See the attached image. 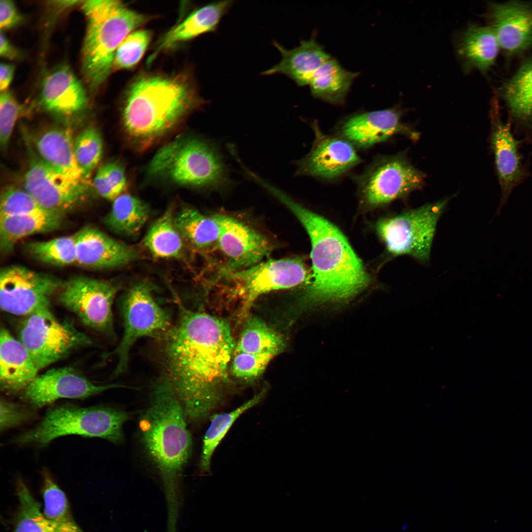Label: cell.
Returning a JSON list of instances; mask_svg holds the SVG:
<instances>
[{
	"label": "cell",
	"instance_id": "1",
	"mask_svg": "<svg viewBox=\"0 0 532 532\" xmlns=\"http://www.w3.org/2000/svg\"><path fill=\"white\" fill-rule=\"evenodd\" d=\"M176 324L166 332L165 376L187 421L200 422L223 402L229 386V363L235 345L229 324L179 305Z\"/></svg>",
	"mask_w": 532,
	"mask_h": 532
},
{
	"label": "cell",
	"instance_id": "2",
	"mask_svg": "<svg viewBox=\"0 0 532 532\" xmlns=\"http://www.w3.org/2000/svg\"><path fill=\"white\" fill-rule=\"evenodd\" d=\"M272 196L295 215L311 241L312 280L300 297L299 304L308 308L342 303L363 292L369 283V277L342 233L279 188L273 190Z\"/></svg>",
	"mask_w": 532,
	"mask_h": 532
},
{
	"label": "cell",
	"instance_id": "3",
	"mask_svg": "<svg viewBox=\"0 0 532 532\" xmlns=\"http://www.w3.org/2000/svg\"><path fill=\"white\" fill-rule=\"evenodd\" d=\"M202 104L194 86L181 76L142 75L126 93L121 113L123 129L131 142L144 150Z\"/></svg>",
	"mask_w": 532,
	"mask_h": 532
},
{
	"label": "cell",
	"instance_id": "4",
	"mask_svg": "<svg viewBox=\"0 0 532 532\" xmlns=\"http://www.w3.org/2000/svg\"><path fill=\"white\" fill-rule=\"evenodd\" d=\"M181 404L164 376L154 385L139 422L142 443L166 486H176L192 452V439Z\"/></svg>",
	"mask_w": 532,
	"mask_h": 532
},
{
	"label": "cell",
	"instance_id": "5",
	"mask_svg": "<svg viewBox=\"0 0 532 532\" xmlns=\"http://www.w3.org/2000/svg\"><path fill=\"white\" fill-rule=\"evenodd\" d=\"M82 8L87 20L82 71L89 86L95 89L110 74L121 43L149 18L119 0H86Z\"/></svg>",
	"mask_w": 532,
	"mask_h": 532
},
{
	"label": "cell",
	"instance_id": "6",
	"mask_svg": "<svg viewBox=\"0 0 532 532\" xmlns=\"http://www.w3.org/2000/svg\"><path fill=\"white\" fill-rule=\"evenodd\" d=\"M150 177L196 189L225 191L232 185L220 150L194 136L175 138L160 148L147 168Z\"/></svg>",
	"mask_w": 532,
	"mask_h": 532
},
{
	"label": "cell",
	"instance_id": "7",
	"mask_svg": "<svg viewBox=\"0 0 532 532\" xmlns=\"http://www.w3.org/2000/svg\"><path fill=\"white\" fill-rule=\"evenodd\" d=\"M129 418L127 412L111 407L64 404L48 409L35 427L17 436L13 442L44 446L61 436L77 435L118 444L124 438L123 426Z\"/></svg>",
	"mask_w": 532,
	"mask_h": 532
},
{
	"label": "cell",
	"instance_id": "8",
	"mask_svg": "<svg viewBox=\"0 0 532 532\" xmlns=\"http://www.w3.org/2000/svg\"><path fill=\"white\" fill-rule=\"evenodd\" d=\"M18 339L38 370L93 343L91 338L76 328L70 320H58L49 308L25 316L19 328Z\"/></svg>",
	"mask_w": 532,
	"mask_h": 532
},
{
	"label": "cell",
	"instance_id": "9",
	"mask_svg": "<svg viewBox=\"0 0 532 532\" xmlns=\"http://www.w3.org/2000/svg\"><path fill=\"white\" fill-rule=\"evenodd\" d=\"M149 285L141 282L132 286L121 301L124 332L116 347L105 358L113 356L117 364L113 373L118 375L127 370L130 351L141 337L166 332L171 327L168 313L154 299Z\"/></svg>",
	"mask_w": 532,
	"mask_h": 532
},
{
	"label": "cell",
	"instance_id": "10",
	"mask_svg": "<svg viewBox=\"0 0 532 532\" xmlns=\"http://www.w3.org/2000/svg\"><path fill=\"white\" fill-rule=\"evenodd\" d=\"M447 202L429 203L379 221L377 232L388 251L428 261L436 225Z\"/></svg>",
	"mask_w": 532,
	"mask_h": 532
},
{
	"label": "cell",
	"instance_id": "11",
	"mask_svg": "<svg viewBox=\"0 0 532 532\" xmlns=\"http://www.w3.org/2000/svg\"><path fill=\"white\" fill-rule=\"evenodd\" d=\"M307 275L305 266L300 260L286 258L263 261L239 270L223 268L215 279L242 299L245 309L264 294L298 286L305 280Z\"/></svg>",
	"mask_w": 532,
	"mask_h": 532
},
{
	"label": "cell",
	"instance_id": "12",
	"mask_svg": "<svg viewBox=\"0 0 532 532\" xmlns=\"http://www.w3.org/2000/svg\"><path fill=\"white\" fill-rule=\"evenodd\" d=\"M58 299L88 327L115 335L112 305L119 287L113 282L84 276L64 282Z\"/></svg>",
	"mask_w": 532,
	"mask_h": 532
},
{
	"label": "cell",
	"instance_id": "13",
	"mask_svg": "<svg viewBox=\"0 0 532 532\" xmlns=\"http://www.w3.org/2000/svg\"><path fill=\"white\" fill-rule=\"evenodd\" d=\"M355 179L364 202L378 206L419 188L424 176L404 158L393 155L376 158Z\"/></svg>",
	"mask_w": 532,
	"mask_h": 532
},
{
	"label": "cell",
	"instance_id": "14",
	"mask_svg": "<svg viewBox=\"0 0 532 532\" xmlns=\"http://www.w3.org/2000/svg\"><path fill=\"white\" fill-rule=\"evenodd\" d=\"M64 281L50 274L19 265L0 271V305L7 313L26 316L49 308L50 298Z\"/></svg>",
	"mask_w": 532,
	"mask_h": 532
},
{
	"label": "cell",
	"instance_id": "15",
	"mask_svg": "<svg viewBox=\"0 0 532 532\" xmlns=\"http://www.w3.org/2000/svg\"><path fill=\"white\" fill-rule=\"evenodd\" d=\"M26 190L46 210L64 215L85 199L88 185L54 168L40 157L30 162L24 178Z\"/></svg>",
	"mask_w": 532,
	"mask_h": 532
},
{
	"label": "cell",
	"instance_id": "16",
	"mask_svg": "<svg viewBox=\"0 0 532 532\" xmlns=\"http://www.w3.org/2000/svg\"><path fill=\"white\" fill-rule=\"evenodd\" d=\"M482 17L494 31L509 64L532 50V1H489Z\"/></svg>",
	"mask_w": 532,
	"mask_h": 532
},
{
	"label": "cell",
	"instance_id": "17",
	"mask_svg": "<svg viewBox=\"0 0 532 532\" xmlns=\"http://www.w3.org/2000/svg\"><path fill=\"white\" fill-rule=\"evenodd\" d=\"M490 106V142L501 192L500 210L514 189L528 177L529 173L520 151L522 140L515 137L511 123L502 119L500 101L495 90Z\"/></svg>",
	"mask_w": 532,
	"mask_h": 532
},
{
	"label": "cell",
	"instance_id": "18",
	"mask_svg": "<svg viewBox=\"0 0 532 532\" xmlns=\"http://www.w3.org/2000/svg\"><path fill=\"white\" fill-rule=\"evenodd\" d=\"M219 225L218 249L226 259L225 269L236 271L263 261L273 249L264 234L243 221L227 214L215 213Z\"/></svg>",
	"mask_w": 532,
	"mask_h": 532
},
{
	"label": "cell",
	"instance_id": "19",
	"mask_svg": "<svg viewBox=\"0 0 532 532\" xmlns=\"http://www.w3.org/2000/svg\"><path fill=\"white\" fill-rule=\"evenodd\" d=\"M312 127L314 139L309 152L296 162V175L335 180L362 162L355 147L348 141L323 133L317 122Z\"/></svg>",
	"mask_w": 532,
	"mask_h": 532
},
{
	"label": "cell",
	"instance_id": "20",
	"mask_svg": "<svg viewBox=\"0 0 532 532\" xmlns=\"http://www.w3.org/2000/svg\"><path fill=\"white\" fill-rule=\"evenodd\" d=\"M123 387L117 384L98 385L72 367H60L37 375L24 391L23 398L34 410L60 399H84Z\"/></svg>",
	"mask_w": 532,
	"mask_h": 532
},
{
	"label": "cell",
	"instance_id": "21",
	"mask_svg": "<svg viewBox=\"0 0 532 532\" xmlns=\"http://www.w3.org/2000/svg\"><path fill=\"white\" fill-rule=\"evenodd\" d=\"M400 118L401 111L395 107L355 113L340 124V136L361 149L369 148L398 134L417 137V134L406 126Z\"/></svg>",
	"mask_w": 532,
	"mask_h": 532
},
{
	"label": "cell",
	"instance_id": "22",
	"mask_svg": "<svg viewBox=\"0 0 532 532\" xmlns=\"http://www.w3.org/2000/svg\"><path fill=\"white\" fill-rule=\"evenodd\" d=\"M495 91L515 133L532 145V53Z\"/></svg>",
	"mask_w": 532,
	"mask_h": 532
},
{
	"label": "cell",
	"instance_id": "23",
	"mask_svg": "<svg viewBox=\"0 0 532 532\" xmlns=\"http://www.w3.org/2000/svg\"><path fill=\"white\" fill-rule=\"evenodd\" d=\"M76 264L94 269L122 266L137 260L135 248L87 226L75 233Z\"/></svg>",
	"mask_w": 532,
	"mask_h": 532
},
{
	"label": "cell",
	"instance_id": "24",
	"mask_svg": "<svg viewBox=\"0 0 532 532\" xmlns=\"http://www.w3.org/2000/svg\"><path fill=\"white\" fill-rule=\"evenodd\" d=\"M40 100L47 111L65 116L80 112L87 103L83 86L71 69L65 66L45 76L41 86Z\"/></svg>",
	"mask_w": 532,
	"mask_h": 532
},
{
	"label": "cell",
	"instance_id": "25",
	"mask_svg": "<svg viewBox=\"0 0 532 532\" xmlns=\"http://www.w3.org/2000/svg\"><path fill=\"white\" fill-rule=\"evenodd\" d=\"M232 0L212 2L200 7L170 29L158 42L150 63L160 53L193 39L201 34L215 31L221 19L232 5Z\"/></svg>",
	"mask_w": 532,
	"mask_h": 532
},
{
	"label": "cell",
	"instance_id": "26",
	"mask_svg": "<svg viewBox=\"0 0 532 532\" xmlns=\"http://www.w3.org/2000/svg\"><path fill=\"white\" fill-rule=\"evenodd\" d=\"M38 370L29 352L4 328L0 332V384L1 390L15 393L25 390Z\"/></svg>",
	"mask_w": 532,
	"mask_h": 532
},
{
	"label": "cell",
	"instance_id": "27",
	"mask_svg": "<svg viewBox=\"0 0 532 532\" xmlns=\"http://www.w3.org/2000/svg\"><path fill=\"white\" fill-rule=\"evenodd\" d=\"M273 44L281 53V60L263 74H282L299 86L309 85L316 71L332 58L314 37L302 40L291 49H286L276 42Z\"/></svg>",
	"mask_w": 532,
	"mask_h": 532
},
{
	"label": "cell",
	"instance_id": "28",
	"mask_svg": "<svg viewBox=\"0 0 532 532\" xmlns=\"http://www.w3.org/2000/svg\"><path fill=\"white\" fill-rule=\"evenodd\" d=\"M456 51L465 72L477 69L486 74L496 64L500 49L489 26L470 23L458 36Z\"/></svg>",
	"mask_w": 532,
	"mask_h": 532
},
{
	"label": "cell",
	"instance_id": "29",
	"mask_svg": "<svg viewBox=\"0 0 532 532\" xmlns=\"http://www.w3.org/2000/svg\"><path fill=\"white\" fill-rule=\"evenodd\" d=\"M63 215L45 209L21 215L0 218V250L3 255L21 239L58 229Z\"/></svg>",
	"mask_w": 532,
	"mask_h": 532
},
{
	"label": "cell",
	"instance_id": "30",
	"mask_svg": "<svg viewBox=\"0 0 532 532\" xmlns=\"http://www.w3.org/2000/svg\"><path fill=\"white\" fill-rule=\"evenodd\" d=\"M39 157L63 173L84 184H88L74 156V140L67 131L55 128L40 135L36 141Z\"/></svg>",
	"mask_w": 532,
	"mask_h": 532
},
{
	"label": "cell",
	"instance_id": "31",
	"mask_svg": "<svg viewBox=\"0 0 532 532\" xmlns=\"http://www.w3.org/2000/svg\"><path fill=\"white\" fill-rule=\"evenodd\" d=\"M174 222L183 239L195 250L209 253L218 249L220 229L212 214L186 207L174 217Z\"/></svg>",
	"mask_w": 532,
	"mask_h": 532
},
{
	"label": "cell",
	"instance_id": "32",
	"mask_svg": "<svg viewBox=\"0 0 532 532\" xmlns=\"http://www.w3.org/2000/svg\"><path fill=\"white\" fill-rule=\"evenodd\" d=\"M359 75L343 68L331 58L315 72L309 84L315 98L333 104H342L355 79Z\"/></svg>",
	"mask_w": 532,
	"mask_h": 532
},
{
	"label": "cell",
	"instance_id": "33",
	"mask_svg": "<svg viewBox=\"0 0 532 532\" xmlns=\"http://www.w3.org/2000/svg\"><path fill=\"white\" fill-rule=\"evenodd\" d=\"M150 208L139 198L128 193L122 194L113 201L110 212L103 221L118 234L132 235L137 233L147 222Z\"/></svg>",
	"mask_w": 532,
	"mask_h": 532
},
{
	"label": "cell",
	"instance_id": "34",
	"mask_svg": "<svg viewBox=\"0 0 532 532\" xmlns=\"http://www.w3.org/2000/svg\"><path fill=\"white\" fill-rule=\"evenodd\" d=\"M144 244L157 258L179 259L183 256V238L175 224L171 207L150 226L144 237Z\"/></svg>",
	"mask_w": 532,
	"mask_h": 532
},
{
	"label": "cell",
	"instance_id": "35",
	"mask_svg": "<svg viewBox=\"0 0 532 532\" xmlns=\"http://www.w3.org/2000/svg\"><path fill=\"white\" fill-rule=\"evenodd\" d=\"M282 337L262 319L250 316L246 320L235 345V353H268L276 355L283 350Z\"/></svg>",
	"mask_w": 532,
	"mask_h": 532
},
{
	"label": "cell",
	"instance_id": "36",
	"mask_svg": "<svg viewBox=\"0 0 532 532\" xmlns=\"http://www.w3.org/2000/svg\"><path fill=\"white\" fill-rule=\"evenodd\" d=\"M266 391V389L264 388L252 399L232 411L216 414L212 416L210 425L203 437L200 460V466L204 471H209L211 459L215 449L234 421L243 412L260 402Z\"/></svg>",
	"mask_w": 532,
	"mask_h": 532
},
{
	"label": "cell",
	"instance_id": "37",
	"mask_svg": "<svg viewBox=\"0 0 532 532\" xmlns=\"http://www.w3.org/2000/svg\"><path fill=\"white\" fill-rule=\"evenodd\" d=\"M44 513L55 526L58 532H83L71 515L64 492L45 469L42 472Z\"/></svg>",
	"mask_w": 532,
	"mask_h": 532
},
{
	"label": "cell",
	"instance_id": "38",
	"mask_svg": "<svg viewBox=\"0 0 532 532\" xmlns=\"http://www.w3.org/2000/svg\"><path fill=\"white\" fill-rule=\"evenodd\" d=\"M16 493L19 506L13 532H58L21 479L17 481Z\"/></svg>",
	"mask_w": 532,
	"mask_h": 532
},
{
	"label": "cell",
	"instance_id": "39",
	"mask_svg": "<svg viewBox=\"0 0 532 532\" xmlns=\"http://www.w3.org/2000/svg\"><path fill=\"white\" fill-rule=\"evenodd\" d=\"M75 233L47 241L26 243L25 251L41 262L57 266L76 264Z\"/></svg>",
	"mask_w": 532,
	"mask_h": 532
},
{
	"label": "cell",
	"instance_id": "40",
	"mask_svg": "<svg viewBox=\"0 0 532 532\" xmlns=\"http://www.w3.org/2000/svg\"><path fill=\"white\" fill-rule=\"evenodd\" d=\"M102 151V137L95 127L86 128L74 140V152L76 163L87 179L99 163Z\"/></svg>",
	"mask_w": 532,
	"mask_h": 532
},
{
	"label": "cell",
	"instance_id": "41",
	"mask_svg": "<svg viewBox=\"0 0 532 532\" xmlns=\"http://www.w3.org/2000/svg\"><path fill=\"white\" fill-rule=\"evenodd\" d=\"M127 185L125 168L116 161H110L101 166L93 181L96 193L102 198L112 201L123 193Z\"/></svg>",
	"mask_w": 532,
	"mask_h": 532
},
{
	"label": "cell",
	"instance_id": "42",
	"mask_svg": "<svg viewBox=\"0 0 532 532\" xmlns=\"http://www.w3.org/2000/svg\"><path fill=\"white\" fill-rule=\"evenodd\" d=\"M151 38L150 32L144 29L136 30L130 33L116 51L113 67L126 69L134 66L144 55Z\"/></svg>",
	"mask_w": 532,
	"mask_h": 532
},
{
	"label": "cell",
	"instance_id": "43",
	"mask_svg": "<svg viewBox=\"0 0 532 532\" xmlns=\"http://www.w3.org/2000/svg\"><path fill=\"white\" fill-rule=\"evenodd\" d=\"M43 209L25 190L10 186L4 189L1 193L0 218L26 214Z\"/></svg>",
	"mask_w": 532,
	"mask_h": 532
},
{
	"label": "cell",
	"instance_id": "44",
	"mask_svg": "<svg viewBox=\"0 0 532 532\" xmlns=\"http://www.w3.org/2000/svg\"><path fill=\"white\" fill-rule=\"evenodd\" d=\"M275 355L268 354L235 353L232 370L237 378L252 380L263 373L270 361Z\"/></svg>",
	"mask_w": 532,
	"mask_h": 532
},
{
	"label": "cell",
	"instance_id": "45",
	"mask_svg": "<svg viewBox=\"0 0 532 532\" xmlns=\"http://www.w3.org/2000/svg\"><path fill=\"white\" fill-rule=\"evenodd\" d=\"M21 110L20 104L7 91L0 95V143L2 148L8 145Z\"/></svg>",
	"mask_w": 532,
	"mask_h": 532
},
{
	"label": "cell",
	"instance_id": "46",
	"mask_svg": "<svg viewBox=\"0 0 532 532\" xmlns=\"http://www.w3.org/2000/svg\"><path fill=\"white\" fill-rule=\"evenodd\" d=\"M0 405L1 432L24 424L35 417V413L31 407L2 399Z\"/></svg>",
	"mask_w": 532,
	"mask_h": 532
},
{
	"label": "cell",
	"instance_id": "47",
	"mask_svg": "<svg viewBox=\"0 0 532 532\" xmlns=\"http://www.w3.org/2000/svg\"><path fill=\"white\" fill-rule=\"evenodd\" d=\"M22 16L14 2L10 0L0 1V28L7 30L19 24Z\"/></svg>",
	"mask_w": 532,
	"mask_h": 532
},
{
	"label": "cell",
	"instance_id": "48",
	"mask_svg": "<svg viewBox=\"0 0 532 532\" xmlns=\"http://www.w3.org/2000/svg\"><path fill=\"white\" fill-rule=\"evenodd\" d=\"M14 66L9 64L1 63L0 65V92L7 91L13 79Z\"/></svg>",
	"mask_w": 532,
	"mask_h": 532
},
{
	"label": "cell",
	"instance_id": "49",
	"mask_svg": "<svg viewBox=\"0 0 532 532\" xmlns=\"http://www.w3.org/2000/svg\"><path fill=\"white\" fill-rule=\"evenodd\" d=\"M18 51L12 45L2 31L0 34V55L3 58L13 59L19 56Z\"/></svg>",
	"mask_w": 532,
	"mask_h": 532
}]
</instances>
